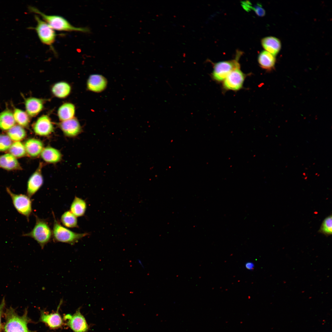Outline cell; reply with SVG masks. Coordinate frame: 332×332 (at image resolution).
Instances as JSON below:
<instances>
[{"label": "cell", "mask_w": 332, "mask_h": 332, "mask_svg": "<svg viewBox=\"0 0 332 332\" xmlns=\"http://www.w3.org/2000/svg\"><path fill=\"white\" fill-rule=\"evenodd\" d=\"M85 201L82 199L75 196L72 203L70 211L77 217L84 215L86 209Z\"/></svg>", "instance_id": "obj_23"}, {"label": "cell", "mask_w": 332, "mask_h": 332, "mask_svg": "<svg viewBox=\"0 0 332 332\" xmlns=\"http://www.w3.org/2000/svg\"><path fill=\"white\" fill-rule=\"evenodd\" d=\"M25 106L26 113L28 115L31 117H34L43 109V101L37 98L29 97L26 100Z\"/></svg>", "instance_id": "obj_15"}, {"label": "cell", "mask_w": 332, "mask_h": 332, "mask_svg": "<svg viewBox=\"0 0 332 332\" xmlns=\"http://www.w3.org/2000/svg\"><path fill=\"white\" fill-rule=\"evenodd\" d=\"M261 44L265 51L275 56L280 51L281 47L280 40L276 37L272 36L263 38Z\"/></svg>", "instance_id": "obj_17"}, {"label": "cell", "mask_w": 332, "mask_h": 332, "mask_svg": "<svg viewBox=\"0 0 332 332\" xmlns=\"http://www.w3.org/2000/svg\"><path fill=\"white\" fill-rule=\"evenodd\" d=\"M12 144L11 140L8 135L0 134V152L9 149Z\"/></svg>", "instance_id": "obj_30"}, {"label": "cell", "mask_w": 332, "mask_h": 332, "mask_svg": "<svg viewBox=\"0 0 332 332\" xmlns=\"http://www.w3.org/2000/svg\"><path fill=\"white\" fill-rule=\"evenodd\" d=\"M6 192L10 196L14 207L18 212L25 216L28 221L32 212V201L27 195L16 194L6 187Z\"/></svg>", "instance_id": "obj_6"}, {"label": "cell", "mask_w": 332, "mask_h": 332, "mask_svg": "<svg viewBox=\"0 0 332 332\" xmlns=\"http://www.w3.org/2000/svg\"><path fill=\"white\" fill-rule=\"evenodd\" d=\"M252 10L259 16L263 17L265 14V10L260 3H257L255 6L253 7Z\"/></svg>", "instance_id": "obj_31"}, {"label": "cell", "mask_w": 332, "mask_h": 332, "mask_svg": "<svg viewBox=\"0 0 332 332\" xmlns=\"http://www.w3.org/2000/svg\"><path fill=\"white\" fill-rule=\"evenodd\" d=\"M36 223L29 232L23 234L22 236L31 237L36 241L43 249L52 237L51 230L48 222L35 215Z\"/></svg>", "instance_id": "obj_3"}, {"label": "cell", "mask_w": 332, "mask_h": 332, "mask_svg": "<svg viewBox=\"0 0 332 332\" xmlns=\"http://www.w3.org/2000/svg\"><path fill=\"white\" fill-rule=\"evenodd\" d=\"M29 10L31 12L40 15L43 20L54 30L60 31H77L89 33L90 29L87 27H77L72 25L64 17L57 15H48L40 11L37 8L30 7Z\"/></svg>", "instance_id": "obj_1"}, {"label": "cell", "mask_w": 332, "mask_h": 332, "mask_svg": "<svg viewBox=\"0 0 332 332\" xmlns=\"http://www.w3.org/2000/svg\"><path fill=\"white\" fill-rule=\"evenodd\" d=\"M241 5L246 11H248L251 10H252V6L251 3L249 1H244L241 2Z\"/></svg>", "instance_id": "obj_32"}, {"label": "cell", "mask_w": 332, "mask_h": 332, "mask_svg": "<svg viewBox=\"0 0 332 332\" xmlns=\"http://www.w3.org/2000/svg\"><path fill=\"white\" fill-rule=\"evenodd\" d=\"M75 108L74 105L69 102L62 104L58 109L57 115L61 121L69 120L74 118Z\"/></svg>", "instance_id": "obj_21"}, {"label": "cell", "mask_w": 332, "mask_h": 332, "mask_svg": "<svg viewBox=\"0 0 332 332\" xmlns=\"http://www.w3.org/2000/svg\"><path fill=\"white\" fill-rule=\"evenodd\" d=\"M13 115L15 120L19 125L22 127H27L30 121L29 116L23 111L18 109H14Z\"/></svg>", "instance_id": "obj_27"}, {"label": "cell", "mask_w": 332, "mask_h": 332, "mask_svg": "<svg viewBox=\"0 0 332 332\" xmlns=\"http://www.w3.org/2000/svg\"><path fill=\"white\" fill-rule=\"evenodd\" d=\"M25 310L22 316H19L11 307L6 309L5 313V332H30L27 325L30 320Z\"/></svg>", "instance_id": "obj_2"}, {"label": "cell", "mask_w": 332, "mask_h": 332, "mask_svg": "<svg viewBox=\"0 0 332 332\" xmlns=\"http://www.w3.org/2000/svg\"><path fill=\"white\" fill-rule=\"evenodd\" d=\"M24 146L26 152L32 157H35L40 155L44 148L42 141L35 138L27 140L25 142Z\"/></svg>", "instance_id": "obj_16"}, {"label": "cell", "mask_w": 332, "mask_h": 332, "mask_svg": "<svg viewBox=\"0 0 332 332\" xmlns=\"http://www.w3.org/2000/svg\"><path fill=\"white\" fill-rule=\"evenodd\" d=\"M53 215L54 222L52 232L54 241L73 245L79 240L89 235L88 233H79L73 232L62 226L56 219L53 214Z\"/></svg>", "instance_id": "obj_4"}, {"label": "cell", "mask_w": 332, "mask_h": 332, "mask_svg": "<svg viewBox=\"0 0 332 332\" xmlns=\"http://www.w3.org/2000/svg\"><path fill=\"white\" fill-rule=\"evenodd\" d=\"M332 215H331L324 220L318 231L326 236L331 235L332 232Z\"/></svg>", "instance_id": "obj_29"}, {"label": "cell", "mask_w": 332, "mask_h": 332, "mask_svg": "<svg viewBox=\"0 0 332 332\" xmlns=\"http://www.w3.org/2000/svg\"><path fill=\"white\" fill-rule=\"evenodd\" d=\"M35 18L37 25L33 29L37 32L40 40L42 43L52 48L56 36L54 30L38 16L35 15Z\"/></svg>", "instance_id": "obj_7"}, {"label": "cell", "mask_w": 332, "mask_h": 332, "mask_svg": "<svg viewBox=\"0 0 332 332\" xmlns=\"http://www.w3.org/2000/svg\"><path fill=\"white\" fill-rule=\"evenodd\" d=\"M71 87L68 83L60 81L55 83L52 87L51 91L55 97L60 98H64L70 94Z\"/></svg>", "instance_id": "obj_22"}, {"label": "cell", "mask_w": 332, "mask_h": 332, "mask_svg": "<svg viewBox=\"0 0 332 332\" xmlns=\"http://www.w3.org/2000/svg\"><path fill=\"white\" fill-rule=\"evenodd\" d=\"M235 59L220 61L213 64L211 74V78L217 82H222L228 75L235 68L240 67L239 60L241 54L239 53Z\"/></svg>", "instance_id": "obj_5"}, {"label": "cell", "mask_w": 332, "mask_h": 332, "mask_svg": "<svg viewBox=\"0 0 332 332\" xmlns=\"http://www.w3.org/2000/svg\"><path fill=\"white\" fill-rule=\"evenodd\" d=\"M258 61L262 68L270 71L275 67L276 58L275 56L270 53L266 51H263L259 55Z\"/></svg>", "instance_id": "obj_18"}, {"label": "cell", "mask_w": 332, "mask_h": 332, "mask_svg": "<svg viewBox=\"0 0 332 332\" xmlns=\"http://www.w3.org/2000/svg\"><path fill=\"white\" fill-rule=\"evenodd\" d=\"M10 154L15 157L24 156L26 153L24 145L20 141L13 143L9 149Z\"/></svg>", "instance_id": "obj_28"}, {"label": "cell", "mask_w": 332, "mask_h": 332, "mask_svg": "<svg viewBox=\"0 0 332 332\" xmlns=\"http://www.w3.org/2000/svg\"><path fill=\"white\" fill-rule=\"evenodd\" d=\"M80 308L73 315L67 314L65 318L68 319L67 325L74 332H87L89 326L84 316L81 314Z\"/></svg>", "instance_id": "obj_9"}, {"label": "cell", "mask_w": 332, "mask_h": 332, "mask_svg": "<svg viewBox=\"0 0 332 332\" xmlns=\"http://www.w3.org/2000/svg\"><path fill=\"white\" fill-rule=\"evenodd\" d=\"M245 268L247 270H252L254 269L255 265L253 263L248 262L245 263Z\"/></svg>", "instance_id": "obj_34"}, {"label": "cell", "mask_w": 332, "mask_h": 332, "mask_svg": "<svg viewBox=\"0 0 332 332\" xmlns=\"http://www.w3.org/2000/svg\"><path fill=\"white\" fill-rule=\"evenodd\" d=\"M107 81L103 76L94 74L91 75L87 82V87L90 91L95 93H100L106 88Z\"/></svg>", "instance_id": "obj_14"}, {"label": "cell", "mask_w": 332, "mask_h": 332, "mask_svg": "<svg viewBox=\"0 0 332 332\" xmlns=\"http://www.w3.org/2000/svg\"><path fill=\"white\" fill-rule=\"evenodd\" d=\"M0 167L8 170L22 169L16 158L10 153L0 156Z\"/></svg>", "instance_id": "obj_20"}, {"label": "cell", "mask_w": 332, "mask_h": 332, "mask_svg": "<svg viewBox=\"0 0 332 332\" xmlns=\"http://www.w3.org/2000/svg\"><path fill=\"white\" fill-rule=\"evenodd\" d=\"M35 133L39 136H46L54 131V127L49 117L44 115L39 117L33 126Z\"/></svg>", "instance_id": "obj_11"}, {"label": "cell", "mask_w": 332, "mask_h": 332, "mask_svg": "<svg viewBox=\"0 0 332 332\" xmlns=\"http://www.w3.org/2000/svg\"><path fill=\"white\" fill-rule=\"evenodd\" d=\"M60 220L62 224L66 227H78L77 217L70 211L64 212L61 215Z\"/></svg>", "instance_id": "obj_26"}, {"label": "cell", "mask_w": 332, "mask_h": 332, "mask_svg": "<svg viewBox=\"0 0 332 332\" xmlns=\"http://www.w3.org/2000/svg\"><path fill=\"white\" fill-rule=\"evenodd\" d=\"M42 159L49 163H55L61 160L62 155L57 149L48 146L43 148L40 154Z\"/></svg>", "instance_id": "obj_19"}, {"label": "cell", "mask_w": 332, "mask_h": 332, "mask_svg": "<svg viewBox=\"0 0 332 332\" xmlns=\"http://www.w3.org/2000/svg\"><path fill=\"white\" fill-rule=\"evenodd\" d=\"M62 302L61 300L56 312L48 314L44 311H42L40 318V321L45 323L49 327L52 329L59 328L64 324L63 320L59 313L58 310L61 305Z\"/></svg>", "instance_id": "obj_12"}, {"label": "cell", "mask_w": 332, "mask_h": 332, "mask_svg": "<svg viewBox=\"0 0 332 332\" xmlns=\"http://www.w3.org/2000/svg\"><path fill=\"white\" fill-rule=\"evenodd\" d=\"M42 163H40L36 171L29 178L27 183V195L30 198L33 196L40 189L43 183L42 175Z\"/></svg>", "instance_id": "obj_10"}, {"label": "cell", "mask_w": 332, "mask_h": 332, "mask_svg": "<svg viewBox=\"0 0 332 332\" xmlns=\"http://www.w3.org/2000/svg\"><path fill=\"white\" fill-rule=\"evenodd\" d=\"M59 126L65 136L73 137L78 135L81 132L82 128L78 120L76 118L61 121Z\"/></svg>", "instance_id": "obj_13"}, {"label": "cell", "mask_w": 332, "mask_h": 332, "mask_svg": "<svg viewBox=\"0 0 332 332\" xmlns=\"http://www.w3.org/2000/svg\"><path fill=\"white\" fill-rule=\"evenodd\" d=\"M7 134L11 140L19 141L26 136V132L22 126L14 125L8 130Z\"/></svg>", "instance_id": "obj_25"}, {"label": "cell", "mask_w": 332, "mask_h": 332, "mask_svg": "<svg viewBox=\"0 0 332 332\" xmlns=\"http://www.w3.org/2000/svg\"><path fill=\"white\" fill-rule=\"evenodd\" d=\"M16 121L13 113L9 110H6L0 113V128L8 130L14 125Z\"/></svg>", "instance_id": "obj_24"}, {"label": "cell", "mask_w": 332, "mask_h": 332, "mask_svg": "<svg viewBox=\"0 0 332 332\" xmlns=\"http://www.w3.org/2000/svg\"><path fill=\"white\" fill-rule=\"evenodd\" d=\"M247 77L240 69V67L233 70L222 82V88L224 91H238L243 88Z\"/></svg>", "instance_id": "obj_8"}, {"label": "cell", "mask_w": 332, "mask_h": 332, "mask_svg": "<svg viewBox=\"0 0 332 332\" xmlns=\"http://www.w3.org/2000/svg\"><path fill=\"white\" fill-rule=\"evenodd\" d=\"M5 305V302L4 299V298L2 300L0 304V332H1L2 329V325L1 322V317L3 312V310Z\"/></svg>", "instance_id": "obj_33"}]
</instances>
